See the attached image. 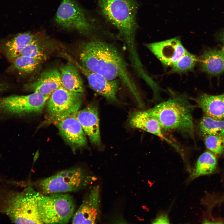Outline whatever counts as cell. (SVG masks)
<instances>
[{
    "mask_svg": "<svg viewBox=\"0 0 224 224\" xmlns=\"http://www.w3.org/2000/svg\"><path fill=\"white\" fill-rule=\"evenodd\" d=\"M78 62L88 70L110 80H119L134 96L138 105L143 103L129 70L130 65L114 43L101 39H89L77 46Z\"/></svg>",
    "mask_w": 224,
    "mask_h": 224,
    "instance_id": "cell-1",
    "label": "cell"
},
{
    "mask_svg": "<svg viewBox=\"0 0 224 224\" xmlns=\"http://www.w3.org/2000/svg\"><path fill=\"white\" fill-rule=\"evenodd\" d=\"M98 4L101 15L118 30V37L127 49L130 63L138 62L135 37L139 5L136 0H98Z\"/></svg>",
    "mask_w": 224,
    "mask_h": 224,
    "instance_id": "cell-2",
    "label": "cell"
},
{
    "mask_svg": "<svg viewBox=\"0 0 224 224\" xmlns=\"http://www.w3.org/2000/svg\"><path fill=\"white\" fill-rule=\"evenodd\" d=\"M194 109L187 97L183 94L174 95L148 110L157 120L162 129L194 138Z\"/></svg>",
    "mask_w": 224,
    "mask_h": 224,
    "instance_id": "cell-3",
    "label": "cell"
},
{
    "mask_svg": "<svg viewBox=\"0 0 224 224\" xmlns=\"http://www.w3.org/2000/svg\"><path fill=\"white\" fill-rule=\"evenodd\" d=\"M57 24L68 30H75L89 39L108 40L112 33L100 30L75 0H63L55 17Z\"/></svg>",
    "mask_w": 224,
    "mask_h": 224,
    "instance_id": "cell-4",
    "label": "cell"
},
{
    "mask_svg": "<svg viewBox=\"0 0 224 224\" xmlns=\"http://www.w3.org/2000/svg\"><path fill=\"white\" fill-rule=\"evenodd\" d=\"M40 195L32 187H28L10 198L5 211L15 223L44 224L39 208Z\"/></svg>",
    "mask_w": 224,
    "mask_h": 224,
    "instance_id": "cell-5",
    "label": "cell"
},
{
    "mask_svg": "<svg viewBox=\"0 0 224 224\" xmlns=\"http://www.w3.org/2000/svg\"><path fill=\"white\" fill-rule=\"evenodd\" d=\"M93 178L84 169L76 167L62 170L40 180L39 186L44 195L75 192L87 186Z\"/></svg>",
    "mask_w": 224,
    "mask_h": 224,
    "instance_id": "cell-6",
    "label": "cell"
},
{
    "mask_svg": "<svg viewBox=\"0 0 224 224\" xmlns=\"http://www.w3.org/2000/svg\"><path fill=\"white\" fill-rule=\"evenodd\" d=\"M38 205L44 224H67L75 212L74 199L68 194H40Z\"/></svg>",
    "mask_w": 224,
    "mask_h": 224,
    "instance_id": "cell-7",
    "label": "cell"
},
{
    "mask_svg": "<svg viewBox=\"0 0 224 224\" xmlns=\"http://www.w3.org/2000/svg\"><path fill=\"white\" fill-rule=\"evenodd\" d=\"M83 93L71 91L61 86L50 96L46 103L47 115L55 124L79 110Z\"/></svg>",
    "mask_w": 224,
    "mask_h": 224,
    "instance_id": "cell-8",
    "label": "cell"
},
{
    "mask_svg": "<svg viewBox=\"0 0 224 224\" xmlns=\"http://www.w3.org/2000/svg\"><path fill=\"white\" fill-rule=\"evenodd\" d=\"M50 96L34 92L0 97V111L12 115L42 112Z\"/></svg>",
    "mask_w": 224,
    "mask_h": 224,
    "instance_id": "cell-9",
    "label": "cell"
},
{
    "mask_svg": "<svg viewBox=\"0 0 224 224\" xmlns=\"http://www.w3.org/2000/svg\"><path fill=\"white\" fill-rule=\"evenodd\" d=\"M68 57L69 61L86 77L91 89L109 101L114 102L118 101L117 95L122 85L119 80H109L99 74L88 70L77 61Z\"/></svg>",
    "mask_w": 224,
    "mask_h": 224,
    "instance_id": "cell-10",
    "label": "cell"
},
{
    "mask_svg": "<svg viewBox=\"0 0 224 224\" xmlns=\"http://www.w3.org/2000/svg\"><path fill=\"white\" fill-rule=\"evenodd\" d=\"M100 187L92 188L72 217L73 224H96L101 214Z\"/></svg>",
    "mask_w": 224,
    "mask_h": 224,
    "instance_id": "cell-11",
    "label": "cell"
},
{
    "mask_svg": "<svg viewBox=\"0 0 224 224\" xmlns=\"http://www.w3.org/2000/svg\"><path fill=\"white\" fill-rule=\"evenodd\" d=\"M145 45L166 67H171L187 51L178 37Z\"/></svg>",
    "mask_w": 224,
    "mask_h": 224,
    "instance_id": "cell-12",
    "label": "cell"
},
{
    "mask_svg": "<svg viewBox=\"0 0 224 224\" xmlns=\"http://www.w3.org/2000/svg\"><path fill=\"white\" fill-rule=\"evenodd\" d=\"M55 124L63 138L74 150L84 147L87 144L86 134L75 114Z\"/></svg>",
    "mask_w": 224,
    "mask_h": 224,
    "instance_id": "cell-13",
    "label": "cell"
},
{
    "mask_svg": "<svg viewBox=\"0 0 224 224\" xmlns=\"http://www.w3.org/2000/svg\"><path fill=\"white\" fill-rule=\"evenodd\" d=\"M90 142L96 146L101 145L98 112L96 105L92 102L75 114Z\"/></svg>",
    "mask_w": 224,
    "mask_h": 224,
    "instance_id": "cell-14",
    "label": "cell"
},
{
    "mask_svg": "<svg viewBox=\"0 0 224 224\" xmlns=\"http://www.w3.org/2000/svg\"><path fill=\"white\" fill-rule=\"evenodd\" d=\"M129 122L132 127L140 129L155 135L170 144L177 151H180L177 145L164 135L158 121L148 110L134 112L131 116Z\"/></svg>",
    "mask_w": 224,
    "mask_h": 224,
    "instance_id": "cell-15",
    "label": "cell"
},
{
    "mask_svg": "<svg viewBox=\"0 0 224 224\" xmlns=\"http://www.w3.org/2000/svg\"><path fill=\"white\" fill-rule=\"evenodd\" d=\"M62 86L60 71L55 68L42 72L37 79L25 85V89L50 96L56 90Z\"/></svg>",
    "mask_w": 224,
    "mask_h": 224,
    "instance_id": "cell-16",
    "label": "cell"
},
{
    "mask_svg": "<svg viewBox=\"0 0 224 224\" xmlns=\"http://www.w3.org/2000/svg\"><path fill=\"white\" fill-rule=\"evenodd\" d=\"M198 62L200 70L208 75L217 76L224 73V51L222 49H205Z\"/></svg>",
    "mask_w": 224,
    "mask_h": 224,
    "instance_id": "cell-17",
    "label": "cell"
},
{
    "mask_svg": "<svg viewBox=\"0 0 224 224\" xmlns=\"http://www.w3.org/2000/svg\"><path fill=\"white\" fill-rule=\"evenodd\" d=\"M195 100L204 114L217 119H224V93L217 95L202 93Z\"/></svg>",
    "mask_w": 224,
    "mask_h": 224,
    "instance_id": "cell-18",
    "label": "cell"
},
{
    "mask_svg": "<svg viewBox=\"0 0 224 224\" xmlns=\"http://www.w3.org/2000/svg\"><path fill=\"white\" fill-rule=\"evenodd\" d=\"M62 86L69 91L83 93L85 91L82 79L78 69L69 61L60 68Z\"/></svg>",
    "mask_w": 224,
    "mask_h": 224,
    "instance_id": "cell-19",
    "label": "cell"
},
{
    "mask_svg": "<svg viewBox=\"0 0 224 224\" xmlns=\"http://www.w3.org/2000/svg\"><path fill=\"white\" fill-rule=\"evenodd\" d=\"M41 35L31 32L22 33L8 41L5 45V50L8 58L13 60L19 56L22 51L30 43Z\"/></svg>",
    "mask_w": 224,
    "mask_h": 224,
    "instance_id": "cell-20",
    "label": "cell"
},
{
    "mask_svg": "<svg viewBox=\"0 0 224 224\" xmlns=\"http://www.w3.org/2000/svg\"><path fill=\"white\" fill-rule=\"evenodd\" d=\"M217 165L215 156L210 152H205L198 158L187 182L189 183L200 176L212 173L216 170Z\"/></svg>",
    "mask_w": 224,
    "mask_h": 224,
    "instance_id": "cell-21",
    "label": "cell"
},
{
    "mask_svg": "<svg viewBox=\"0 0 224 224\" xmlns=\"http://www.w3.org/2000/svg\"><path fill=\"white\" fill-rule=\"evenodd\" d=\"M41 35L29 44L22 51L20 55L34 58L43 61L47 57L49 42ZM19 55V56H20Z\"/></svg>",
    "mask_w": 224,
    "mask_h": 224,
    "instance_id": "cell-22",
    "label": "cell"
},
{
    "mask_svg": "<svg viewBox=\"0 0 224 224\" xmlns=\"http://www.w3.org/2000/svg\"><path fill=\"white\" fill-rule=\"evenodd\" d=\"M198 127L203 136L224 135V119H217L204 114L199 121Z\"/></svg>",
    "mask_w": 224,
    "mask_h": 224,
    "instance_id": "cell-23",
    "label": "cell"
},
{
    "mask_svg": "<svg viewBox=\"0 0 224 224\" xmlns=\"http://www.w3.org/2000/svg\"><path fill=\"white\" fill-rule=\"evenodd\" d=\"M198 61V58L196 55L187 51L171 66L170 72L179 73L191 71Z\"/></svg>",
    "mask_w": 224,
    "mask_h": 224,
    "instance_id": "cell-24",
    "label": "cell"
},
{
    "mask_svg": "<svg viewBox=\"0 0 224 224\" xmlns=\"http://www.w3.org/2000/svg\"><path fill=\"white\" fill-rule=\"evenodd\" d=\"M12 61L14 68L26 73H30L34 72L42 62L34 58L22 55L18 56Z\"/></svg>",
    "mask_w": 224,
    "mask_h": 224,
    "instance_id": "cell-25",
    "label": "cell"
},
{
    "mask_svg": "<svg viewBox=\"0 0 224 224\" xmlns=\"http://www.w3.org/2000/svg\"><path fill=\"white\" fill-rule=\"evenodd\" d=\"M204 137L207 148L212 152L221 155L224 152V135H211Z\"/></svg>",
    "mask_w": 224,
    "mask_h": 224,
    "instance_id": "cell-26",
    "label": "cell"
},
{
    "mask_svg": "<svg viewBox=\"0 0 224 224\" xmlns=\"http://www.w3.org/2000/svg\"><path fill=\"white\" fill-rule=\"evenodd\" d=\"M153 224H169L170 221L167 215L162 214L159 215L152 222Z\"/></svg>",
    "mask_w": 224,
    "mask_h": 224,
    "instance_id": "cell-27",
    "label": "cell"
},
{
    "mask_svg": "<svg viewBox=\"0 0 224 224\" xmlns=\"http://www.w3.org/2000/svg\"><path fill=\"white\" fill-rule=\"evenodd\" d=\"M9 87V85L7 83L0 81V94L7 91Z\"/></svg>",
    "mask_w": 224,
    "mask_h": 224,
    "instance_id": "cell-28",
    "label": "cell"
},
{
    "mask_svg": "<svg viewBox=\"0 0 224 224\" xmlns=\"http://www.w3.org/2000/svg\"><path fill=\"white\" fill-rule=\"evenodd\" d=\"M218 38L222 46V49L224 51V30L220 34Z\"/></svg>",
    "mask_w": 224,
    "mask_h": 224,
    "instance_id": "cell-29",
    "label": "cell"
},
{
    "mask_svg": "<svg viewBox=\"0 0 224 224\" xmlns=\"http://www.w3.org/2000/svg\"><path fill=\"white\" fill-rule=\"evenodd\" d=\"M222 200H223V202H224V197H223V198Z\"/></svg>",
    "mask_w": 224,
    "mask_h": 224,
    "instance_id": "cell-30",
    "label": "cell"
}]
</instances>
